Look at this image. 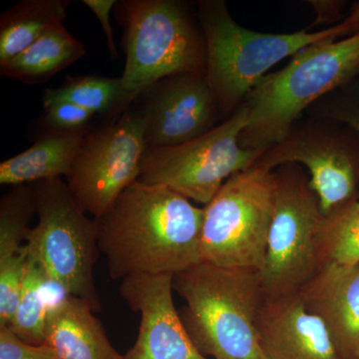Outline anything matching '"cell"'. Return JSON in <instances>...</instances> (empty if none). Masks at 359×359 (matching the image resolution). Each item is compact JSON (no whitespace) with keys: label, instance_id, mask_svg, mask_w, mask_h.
I'll return each instance as SVG.
<instances>
[{"label":"cell","instance_id":"52a82bcc","mask_svg":"<svg viewBox=\"0 0 359 359\" xmlns=\"http://www.w3.org/2000/svg\"><path fill=\"white\" fill-rule=\"evenodd\" d=\"M276 194V172L252 166L230 177L204 210L200 255L205 263L261 271Z\"/></svg>","mask_w":359,"mask_h":359},{"label":"cell","instance_id":"ba28073f","mask_svg":"<svg viewBox=\"0 0 359 359\" xmlns=\"http://www.w3.org/2000/svg\"><path fill=\"white\" fill-rule=\"evenodd\" d=\"M273 221L259 271L264 297L294 294L323 264V215L309 178L299 164L278 168Z\"/></svg>","mask_w":359,"mask_h":359},{"label":"cell","instance_id":"4fadbf2b","mask_svg":"<svg viewBox=\"0 0 359 359\" xmlns=\"http://www.w3.org/2000/svg\"><path fill=\"white\" fill-rule=\"evenodd\" d=\"M173 276H132L119 292L140 314L138 337L123 359H209L194 344L173 299Z\"/></svg>","mask_w":359,"mask_h":359},{"label":"cell","instance_id":"8fae6325","mask_svg":"<svg viewBox=\"0 0 359 359\" xmlns=\"http://www.w3.org/2000/svg\"><path fill=\"white\" fill-rule=\"evenodd\" d=\"M143 113L125 110L119 119L87 132L66 177L77 205L93 219L102 216L140 176L147 144Z\"/></svg>","mask_w":359,"mask_h":359},{"label":"cell","instance_id":"603a6c76","mask_svg":"<svg viewBox=\"0 0 359 359\" xmlns=\"http://www.w3.org/2000/svg\"><path fill=\"white\" fill-rule=\"evenodd\" d=\"M323 264H359V202L354 200L323 216L320 233Z\"/></svg>","mask_w":359,"mask_h":359},{"label":"cell","instance_id":"83f0119b","mask_svg":"<svg viewBox=\"0 0 359 359\" xmlns=\"http://www.w3.org/2000/svg\"><path fill=\"white\" fill-rule=\"evenodd\" d=\"M83 4L91 9L102 25L103 32L105 33L107 39V46L111 55L113 57H118V51L116 48L114 39H113L112 26L110 23V13L113 6L117 4L115 0H83Z\"/></svg>","mask_w":359,"mask_h":359},{"label":"cell","instance_id":"484cf974","mask_svg":"<svg viewBox=\"0 0 359 359\" xmlns=\"http://www.w3.org/2000/svg\"><path fill=\"white\" fill-rule=\"evenodd\" d=\"M0 359H59L46 344H27L8 327H0Z\"/></svg>","mask_w":359,"mask_h":359},{"label":"cell","instance_id":"7a4b0ae2","mask_svg":"<svg viewBox=\"0 0 359 359\" xmlns=\"http://www.w3.org/2000/svg\"><path fill=\"white\" fill-rule=\"evenodd\" d=\"M198 14L207 46L205 79L218 99L219 110L231 116L269 69L302 49L339 37L359 34V1L339 25L318 32L308 27L294 33L257 32L231 18L223 0L198 2Z\"/></svg>","mask_w":359,"mask_h":359},{"label":"cell","instance_id":"7c38bea8","mask_svg":"<svg viewBox=\"0 0 359 359\" xmlns=\"http://www.w3.org/2000/svg\"><path fill=\"white\" fill-rule=\"evenodd\" d=\"M147 147H169L192 141L217 126L218 99L205 75L180 73L145 92Z\"/></svg>","mask_w":359,"mask_h":359},{"label":"cell","instance_id":"8992f818","mask_svg":"<svg viewBox=\"0 0 359 359\" xmlns=\"http://www.w3.org/2000/svg\"><path fill=\"white\" fill-rule=\"evenodd\" d=\"M39 223L26 240L29 256L43 269L49 283L65 295L102 309L94 280L99 250L95 221L77 205L67 184L61 179L33 183Z\"/></svg>","mask_w":359,"mask_h":359},{"label":"cell","instance_id":"30bf717a","mask_svg":"<svg viewBox=\"0 0 359 359\" xmlns=\"http://www.w3.org/2000/svg\"><path fill=\"white\" fill-rule=\"evenodd\" d=\"M340 123L311 116L295 123L283 141L266 150L254 166L271 170L285 164L302 165L309 185L327 216L356 200L359 183V135Z\"/></svg>","mask_w":359,"mask_h":359},{"label":"cell","instance_id":"d6986e66","mask_svg":"<svg viewBox=\"0 0 359 359\" xmlns=\"http://www.w3.org/2000/svg\"><path fill=\"white\" fill-rule=\"evenodd\" d=\"M65 0H25L0 18V62L9 60L43 35L63 25Z\"/></svg>","mask_w":359,"mask_h":359},{"label":"cell","instance_id":"9c48e42d","mask_svg":"<svg viewBox=\"0 0 359 359\" xmlns=\"http://www.w3.org/2000/svg\"><path fill=\"white\" fill-rule=\"evenodd\" d=\"M249 117L244 102L221 124L192 141L146 148L138 181L166 186L187 199L207 205L226 180L254 166L264 153L240 145Z\"/></svg>","mask_w":359,"mask_h":359},{"label":"cell","instance_id":"4316f807","mask_svg":"<svg viewBox=\"0 0 359 359\" xmlns=\"http://www.w3.org/2000/svg\"><path fill=\"white\" fill-rule=\"evenodd\" d=\"M306 2L313 7L314 13L316 14L314 22L308 26L309 30L318 25H337L346 18L342 13L346 6V1H342V0H309Z\"/></svg>","mask_w":359,"mask_h":359},{"label":"cell","instance_id":"5bb4252c","mask_svg":"<svg viewBox=\"0 0 359 359\" xmlns=\"http://www.w3.org/2000/svg\"><path fill=\"white\" fill-rule=\"evenodd\" d=\"M257 327L268 359H342L325 323L308 311L299 292L264 297Z\"/></svg>","mask_w":359,"mask_h":359},{"label":"cell","instance_id":"9a60e30c","mask_svg":"<svg viewBox=\"0 0 359 359\" xmlns=\"http://www.w3.org/2000/svg\"><path fill=\"white\" fill-rule=\"evenodd\" d=\"M299 294L325 323L341 358L359 359V264L327 262Z\"/></svg>","mask_w":359,"mask_h":359},{"label":"cell","instance_id":"cb8c5ba5","mask_svg":"<svg viewBox=\"0 0 359 359\" xmlns=\"http://www.w3.org/2000/svg\"><path fill=\"white\" fill-rule=\"evenodd\" d=\"M309 109L314 117L346 125L359 135V81L355 79L346 86L335 90Z\"/></svg>","mask_w":359,"mask_h":359},{"label":"cell","instance_id":"e0dca14e","mask_svg":"<svg viewBox=\"0 0 359 359\" xmlns=\"http://www.w3.org/2000/svg\"><path fill=\"white\" fill-rule=\"evenodd\" d=\"M86 130L51 132L0 164V184L20 186L43 180L60 179L72 170Z\"/></svg>","mask_w":359,"mask_h":359},{"label":"cell","instance_id":"277c9868","mask_svg":"<svg viewBox=\"0 0 359 359\" xmlns=\"http://www.w3.org/2000/svg\"><path fill=\"white\" fill-rule=\"evenodd\" d=\"M358 76L359 34L302 49L245 97L250 117L240 145L266 152L285 139L304 111Z\"/></svg>","mask_w":359,"mask_h":359},{"label":"cell","instance_id":"6da1fadb","mask_svg":"<svg viewBox=\"0 0 359 359\" xmlns=\"http://www.w3.org/2000/svg\"><path fill=\"white\" fill-rule=\"evenodd\" d=\"M204 210L163 185L134 182L96 223L112 280L175 276L201 263Z\"/></svg>","mask_w":359,"mask_h":359},{"label":"cell","instance_id":"3957f363","mask_svg":"<svg viewBox=\"0 0 359 359\" xmlns=\"http://www.w3.org/2000/svg\"><path fill=\"white\" fill-rule=\"evenodd\" d=\"M172 285L186 302L179 311L181 320L204 355L268 359L257 327L266 297L259 271L201 262L173 276Z\"/></svg>","mask_w":359,"mask_h":359},{"label":"cell","instance_id":"ac0fdd59","mask_svg":"<svg viewBox=\"0 0 359 359\" xmlns=\"http://www.w3.org/2000/svg\"><path fill=\"white\" fill-rule=\"evenodd\" d=\"M85 55L81 42L59 26L43 35L25 51L0 62L2 76L32 85L50 79Z\"/></svg>","mask_w":359,"mask_h":359},{"label":"cell","instance_id":"7402d4cb","mask_svg":"<svg viewBox=\"0 0 359 359\" xmlns=\"http://www.w3.org/2000/svg\"><path fill=\"white\" fill-rule=\"evenodd\" d=\"M36 214L33 184L13 186L0 201V263L26 252L33 215Z\"/></svg>","mask_w":359,"mask_h":359},{"label":"cell","instance_id":"ffe728a7","mask_svg":"<svg viewBox=\"0 0 359 359\" xmlns=\"http://www.w3.org/2000/svg\"><path fill=\"white\" fill-rule=\"evenodd\" d=\"M122 100L121 77L99 75L68 77L62 86L46 89L43 95V105L65 101L80 106L94 115L114 110L122 111Z\"/></svg>","mask_w":359,"mask_h":359},{"label":"cell","instance_id":"2e32d148","mask_svg":"<svg viewBox=\"0 0 359 359\" xmlns=\"http://www.w3.org/2000/svg\"><path fill=\"white\" fill-rule=\"evenodd\" d=\"M44 344L59 359H123L88 302L65 295L49 308Z\"/></svg>","mask_w":359,"mask_h":359},{"label":"cell","instance_id":"44dd1931","mask_svg":"<svg viewBox=\"0 0 359 359\" xmlns=\"http://www.w3.org/2000/svg\"><path fill=\"white\" fill-rule=\"evenodd\" d=\"M29 255V254H28ZM49 283L39 262L29 256L18 308L8 327L27 344H43L45 325L49 308L44 290Z\"/></svg>","mask_w":359,"mask_h":359},{"label":"cell","instance_id":"5b68a950","mask_svg":"<svg viewBox=\"0 0 359 359\" xmlns=\"http://www.w3.org/2000/svg\"><path fill=\"white\" fill-rule=\"evenodd\" d=\"M124 26L126 65L121 76L122 111L172 75H205L207 46L185 6L175 0H125L118 4Z\"/></svg>","mask_w":359,"mask_h":359},{"label":"cell","instance_id":"d4e9b609","mask_svg":"<svg viewBox=\"0 0 359 359\" xmlns=\"http://www.w3.org/2000/svg\"><path fill=\"white\" fill-rule=\"evenodd\" d=\"M45 121L52 130L56 131H80L94 114L90 111L65 101L45 104Z\"/></svg>","mask_w":359,"mask_h":359}]
</instances>
